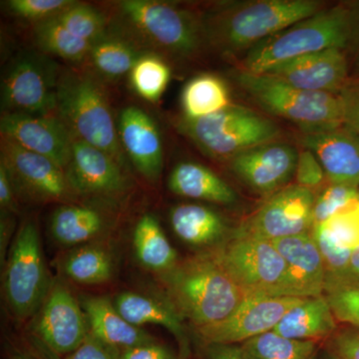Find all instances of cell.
Returning <instances> with one entry per match:
<instances>
[{
  "mask_svg": "<svg viewBox=\"0 0 359 359\" xmlns=\"http://www.w3.org/2000/svg\"><path fill=\"white\" fill-rule=\"evenodd\" d=\"M160 276L165 301L196 328L224 320L245 299L214 250L179 262Z\"/></svg>",
  "mask_w": 359,
  "mask_h": 359,
  "instance_id": "6da1fadb",
  "label": "cell"
},
{
  "mask_svg": "<svg viewBox=\"0 0 359 359\" xmlns=\"http://www.w3.org/2000/svg\"><path fill=\"white\" fill-rule=\"evenodd\" d=\"M323 9L316 0H257L237 2L217 11L205 23V39L224 52L261 43Z\"/></svg>",
  "mask_w": 359,
  "mask_h": 359,
  "instance_id": "7a4b0ae2",
  "label": "cell"
},
{
  "mask_svg": "<svg viewBox=\"0 0 359 359\" xmlns=\"http://www.w3.org/2000/svg\"><path fill=\"white\" fill-rule=\"evenodd\" d=\"M353 36V8L344 4L323 8L250 48L245 58L244 70L264 74L301 56L344 49Z\"/></svg>",
  "mask_w": 359,
  "mask_h": 359,
  "instance_id": "3957f363",
  "label": "cell"
},
{
  "mask_svg": "<svg viewBox=\"0 0 359 359\" xmlns=\"http://www.w3.org/2000/svg\"><path fill=\"white\" fill-rule=\"evenodd\" d=\"M56 111L75 138L107 153L123 168L125 152L104 91L90 73L65 71L56 90Z\"/></svg>",
  "mask_w": 359,
  "mask_h": 359,
  "instance_id": "277c9868",
  "label": "cell"
},
{
  "mask_svg": "<svg viewBox=\"0 0 359 359\" xmlns=\"http://www.w3.org/2000/svg\"><path fill=\"white\" fill-rule=\"evenodd\" d=\"M236 81L264 110L294 123L304 134L344 127L339 94L308 91L268 74L238 71Z\"/></svg>",
  "mask_w": 359,
  "mask_h": 359,
  "instance_id": "5b68a950",
  "label": "cell"
},
{
  "mask_svg": "<svg viewBox=\"0 0 359 359\" xmlns=\"http://www.w3.org/2000/svg\"><path fill=\"white\" fill-rule=\"evenodd\" d=\"M119 15L142 39L162 50L191 56L205 39L204 23L193 13L174 4L153 0H124Z\"/></svg>",
  "mask_w": 359,
  "mask_h": 359,
  "instance_id": "8992f818",
  "label": "cell"
},
{
  "mask_svg": "<svg viewBox=\"0 0 359 359\" xmlns=\"http://www.w3.org/2000/svg\"><path fill=\"white\" fill-rule=\"evenodd\" d=\"M212 250L245 297H290L287 264L271 241L233 235Z\"/></svg>",
  "mask_w": 359,
  "mask_h": 359,
  "instance_id": "52a82bcc",
  "label": "cell"
},
{
  "mask_svg": "<svg viewBox=\"0 0 359 359\" xmlns=\"http://www.w3.org/2000/svg\"><path fill=\"white\" fill-rule=\"evenodd\" d=\"M184 125L205 154L218 160L231 161L245 151L271 143L280 135L271 120L236 105L201 119H185Z\"/></svg>",
  "mask_w": 359,
  "mask_h": 359,
  "instance_id": "ba28073f",
  "label": "cell"
},
{
  "mask_svg": "<svg viewBox=\"0 0 359 359\" xmlns=\"http://www.w3.org/2000/svg\"><path fill=\"white\" fill-rule=\"evenodd\" d=\"M52 285L39 229L33 222L26 221L14 238L4 273V295L11 313L20 320L32 318L44 304Z\"/></svg>",
  "mask_w": 359,
  "mask_h": 359,
  "instance_id": "9c48e42d",
  "label": "cell"
},
{
  "mask_svg": "<svg viewBox=\"0 0 359 359\" xmlns=\"http://www.w3.org/2000/svg\"><path fill=\"white\" fill-rule=\"evenodd\" d=\"M90 334L81 304L60 280H55L44 304L32 318L28 337L47 359H63Z\"/></svg>",
  "mask_w": 359,
  "mask_h": 359,
  "instance_id": "30bf717a",
  "label": "cell"
},
{
  "mask_svg": "<svg viewBox=\"0 0 359 359\" xmlns=\"http://www.w3.org/2000/svg\"><path fill=\"white\" fill-rule=\"evenodd\" d=\"M60 73L43 55L25 53L13 61L4 77L1 107L4 113L51 115L56 111Z\"/></svg>",
  "mask_w": 359,
  "mask_h": 359,
  "instance_id": "8fae6325",
  "label": "cell"
},
{
  "mask_svg": "<svg viewBox=\"0 0 359 359\" xmlns=\"http://www.w3.org/2000/svg\"><path fill=\"white\" fill-rule=\"evenodd\" d=\"M316 194L294 184L269 196L266 202L243 222L236 236L275 241L311 233Z\"/></svg>",
  "mask_w": 359,
  "mask_h": 359,
  "instance_id": "7c38bea8",
  "label": "cell"
},
{
  "mask_svg": "<svg viewBox=\"0 0 359 359\" xmlns=\"http://www.w3.org/2000/svg\"><path fill=\"white\" fill-rule=\"evenodd\" d=\"M302 297L247 295L235 311L215 325L196 328V332L209 344H244L257 335L271 332Z\"/></svg>",
  "mask_w": 359,
  "mask_h": 359,
  "instance_id": "4fadbf2b",
  "label": "cell"
},
{
  "mask_svg": "<svg viewBox=\"0 0 359 359\" xmlns=\"http://www.w3.org/2000/svg\"><path fill=\"white\" fill-rule=\"evenodd\" d=\"M1 164L13 181L15 192L39 202L72 199L65 171L44 157L1 137Z\"/></svg>",
  "mask_w": 359,
  "mask_h": 359,
  "instance_id": "5bb4252c",
  "label": "cell"
},
{
  "mask_svg": "<svg viewBox=\"0 0 359 359\" xmlns=\"http://www.w3.org/2000/svg\"><path fill=\"white\" fill-rule=\"evenodd\" d=\"M0 131L1 137L48 158L65 171L69 164L73 135L58 116L4 113Z\"/></svg>",
  "mask_w": 359,
  "mask_h": 359,
  "instance_id": "9a60e30c",
  "label": "cell"
},
{
  "mask_svg": "<svg viewBox=\"0 0 359 359\" xmlns=\"http://www.w3.org/2000/svg\"><path fill=\"white\" fill-rule=\"evenodd\" d=\"M123 169L112 156L73 136L65 175L74 195L104 198L122 195L128 187Z\"/></svg>",
  "mask_w": 359,
  "mask_h": 359,
  "instance_id": "2e32d148",
  "label": "cell"
},
{
  "mask_svg": "<svg viewBox=\"0 0 359 359\" xmlns=\"http://www.w3.org/2000/svg\"><path fill=\"white\" fill-rule=\"evenodd\" d=\"M299 153L282 143L263 144L241 153L230 161L233 174L255 192L273 195L294 177Z\"/></svg>",
  "mask_w": 359,
  "mask_h": 359,
  "instance_id": "e0dca14e",
  "label": "cell"
},
{
  "mask_svg": "<svg viewBox=\"0 0 359 359\" xmlns=\"http://www.w3.org/2000/svg\"><path fill=\"white\" fill-rule=\"evenodd\" d=\"M264 74L297 88L339 94L348 82V65L342 49L332 48L292 59Z\"/></svg>",
  "mask_w": 359,
  "mask_h": 359,
  "instance_id": "ac0fdd59",
  "label": "cell"
},
{
  "mask_svg": "<svg viewBox=\"0 0 359 359\" xmlns=\"http://www.w3.org/2000/svg\"><path fill=\"white\" fill-rule=\"evenodd\" d=\"M118 134L137 171L149 181H157L163 169V146L154 120L140 108L129 106L120 114Z\"/></svg>",
  "mask_w": 359,
  "mask_h": 359,
  "instance_id": "d6986e66",
  "label": "cell"
},
{
  "mask_svg": "<svg viewBox=\"0 0 359 359\" xmlns=\"http://www.w3.org/2000/svg\"><path fill=\"white\" fill-rule=\"evenodd\" d=\"M302 144L320 161L330 183L359 188L358 135L341 127L321 133L304 134Z\"/></svg>",
  "mask_w": 359,
  "mask_h": 359,
  "instance_id": "ffe728a7",
  "label": "cell"
},
{
  "mask_svg": "<svg viewBox=\"0 0 359 359\" xmlns=\"http://www.w3.org/2000/svg\"><path fill=\"white\" fill-rule=\"evenodd\" d=\"M287 264L290 297L325 295V269L311 233L271 241Z\"/></svg>",
  "mask_w": 359,
  "mask_h": 359,
  "instance_id": "44dd1931",
  "label": "cell"
},
{
  "mask_svg": "<svg viewBox=\"0 0 359 359\" xmlns=\"http://www.w3.org/2000/svg\"><path fill=\"white\" fill-rule=\"evenodd\" d=\"M80 304L88 320L90 334L104 344L122 351L156 341L152 335L125 320L108 297H87Z\"/></svg>",
  "mask_w": 359,
  "mask_h": 359,
  "instance_id": "7402d4cb",
  "label": "cell"
},
{
  "mask_svg": "<svg viewBox=\"0 0 359 359\" xmlns=\"http://www.w3.org/2000/svg\"><path fill=\"white\" fill-rule=\"evenodd\" d=\"M115 308L125 320L137 327L160 325L174 335L181 347L182 358L189 355V342L183 320L166 301H159L136 292H122L116 297Z\"/></svg>",
  "mask_w": 359,
  "mask_h": 359,
  "instance_id": "603a6c76",
  "label": "cell"
},
{
  "mask_svg": "<svg viewBox=\"0 0 359 359\" xmlns=\"http://www.w3.org/2000/svg\"><path fill=\"white\" fill-rule=\"evenodd\" d=\"M339 330L325 295L304 299L283 316L273 332L287 339L318 341L328 339Z\"/></svg>",
  "mask_w": 359,
  "mask_h": 359,
  "instance_id": "cb8c5ba5",
  "label": "cell"
},
{
  "mask_svg": "<svg viewBox=\"0 0 359 359\" xmlns=\"http://www.w3.org/2000/svg\"><path fill=\"white\" fill-rule=\"evenodd\" d=\"M170 222L178 238L192 247L218 248L226 243L228 224L211 208L197 204L176 205L170 212Z\"/></svg>",
  "mask_w": 359,
  "mask_h": 359,
  "instance_id": "d4e9b609",
  "label": "cell"
},
{
  "mask_svg": "<svg viewBox=\"0 0 359 359\" xmlns=\"http://www.w3.org/2000/svg\"><path fill=\"white\" fill-rule=\"evenodd\" d=\"M169 188L176 195L215 204L230 205L238 195L209 168L194 162L180 163L169 177Z\"/></svg>",
  "mask_w": 359,
  "mask_h": 359,
  "instance_id": "484cf974",
  "label": "cell"
},
{
  "mask_svg": "<svg viewBox=\"0 0 359 359\" xmlns=\"http://www.w3.org/2000/svg\"><path fill=\"white\" fill-rule=\"evenodd\" d=\"M108 229L105 215L96 208L85 205H66L58 208L51 219L54 240L65 247L91 244Z\"/></svg>",
  "mask_w": 359,
  "mask_h": 359,
  "instance_id": "4316f807",
  "label": "cell"
},
{
  "mask_svg": "<svg viewBox=\"0 0 359 359\" xmlns=\"http://www.w3.org/2000/svg\"><path fill=\"white\" fill-rule=\"evenodd\" d=\"M133 244L137 259L149 271L162 275L179 263L176 250L152 215L139 219L135 226Z\"/></svg>",
  "mask_w": 359,
  "mask_h": 359,
  "instance_id": "83f0119b",
  "label": "cell"
},
{
  "mask_svg": "<svg viewBox=\"0 0 359 359\" xmlns=\"http://www.w3.org/2000/svg\"><path fill=\"white\" fill-rule=\"evenodd\" d=\"M181 104L188 120L208 117L233 105L224 80L207 73L194 77L186 84L182 92Z\"/></svg>",
  "mask_w": 359,
  "mask_h": 359,
  "instance_id": "f1b7e54d",
  "label": "cell"
},
{
  "mask_svg": "<svg viewBox=\"0 0 359 359\" xmlns=\"http://www.w3.org/2000/svg\"><path fill=\"white\" fill-rule=\"evenodd\" d=\"M63 273L72 282L83 285H100L113 276L114 263L112 255L103 245H80L65 257Z\"/></svg>",
  "mask_w": 359,
  "mask_h": 359,
  "instance_id": "f546056e",
  "label": "cell"
},
{
  "mask_svg": "<svg viewBox=\"0 0 359 359\" xmlns=\"http://www.w3.org/2000/svg\"><path fill=\"white\" fill-rule=\"evenodd\" d=\"M143 54L129 40L105 33L92 43L88 58L99 75L117 80L131 72Z\"/></svg>",
  "mask_w": 359,
  "mask_h": 359,
  "instance_id": "4dcf8cb0",
  "label": "cell"
},
{
  "mask_svg": "<svg viewBox=\"0 0 359 359\" xmlns=\"http://www.w3.org/2000/svg\"><path fill=\"white\" fill-rule=\"evenodd\" d=\"M245 359H314L318 344L311 340H297L276 332H266L240 346Z\"/></svg>",
  "mask_w": 359,
  "mask_h": 359,
  "instance_id": "1f68e13d",
  "label": "cell"
},
{
  "mask_svg": "<svg viewBox=\"0 0 359 359\" xmlns=\"http://www.w3.org/2000/svg\"><path fill=\"white\" fill-rule=\"evenodd\" d=\"M33 32L37 44L43 51L74 63L89 57L91 42L68 32L56 16L35 23Z\"/></svg>",
  "mask_w": 359,
  "mask_h": 359,
  "instance_id": "d6a6232c",
  "label": "cell"
},
{
  "mask_svg": "<svg viewBox=\"0 0 359 359\" xmlns=\"http://www.w3.org/2000/svg\"><path fill=\"white\" fill-rule=\"evenodd\" d=\"M129 75L135 92L146 101L156 103L166 91L171 69L159 56L143 54Z\"/></svg>",
  "mask_w": 359,
  "mask_h": 359,
  "instance_id": "836d02e7",
  "label": "cell"
},
{
  "mask_svg": "<svg viewBox=\"0 0 359 359\" xmlns=\"http://www.w3.org/2000/svg\"><path fill=\"white\" fill-rule=\"evenodd\" d=\"M56 18L68 32L91 43L106 33L105 16L87 4L73 1Z\"/></svg>",
  "mask_w": 359,
  "mask_h": 359,
  "instance_id": "e575fe53",
  "label": "cell"
},
{
  "mask_svg": "<svg viewBox=\"0 0 359 359\" xmlns=\"http://www.w3.org/2000/svg\"><path fill=\"white\" fill-rule=\"evenodd\" d=\"M359 201V188L330 183L318 195L313 205V226L344 211Z\"/></svg>",
  "mask_w": 359,
  "mask_h": 359,
  "instance_id": "d590c367",
  "label": "cell"
},
{
  "mask_svg": "<svg viewBox=\"0 0 359 359\" xmlns=\"http://www.w3.org/2000/svg\"><path fill=\"white\" fill-rule=\"evenodd\" d=\"M325 297L339 323L359 328V283H340L325 290Z\"/></svg>",
  "mask_w": 359,
  "mask_h": 359,
  "instance_id": "8d00e7d4",
  "label": "cell"
},
{
  "mask_svg": "<svg viewBox=\"0 0 359 359\" xmlns=\"http://www.w3.org/2000/svg\"><path fill=\"white\" fill-rule=\"evenodd\" d=\"M72 2L70 0H11L7 2V7L14 15L36 23L57 16Z\"/></svg>",
  "mask_w": 359,
  "mask_h": 359,
  "instance_id": "74e56055",
  "label": "cell"
},
{
  "mask_svg": "<svg viewBox=\"0 0 359 359\" xmlns=\"http://www.w3.org/2000/svg\"><path fill=\"white\" fill-rule=\"evenodd\" d=\"M295 184L316 193L325 184V170L311 151L304 149L299 154L294 172Z\"/></svg>",
  "mask_w": 359,
  "mask_h": 359,
  "instance_id": "f35d334b",
  "label": "cell"
},
{
  "mask_svg": "<svg viewBox=\"0 0 359 359\" xmlns=\"http://www.w3.org/2000/svg\"><path fill=\"white\" fill-rule=\"evenodd\" d=\"M344 126L359 136V80L349 81L339 92Z\"/></svg>",
  "mask_w": 359,
  "mask_h": 359,
  "instance_id": "ab89813d",
  "label": "cell"
},
{
  "mask_svg": "<svg viewBox=\"0 0 359 359\" xmlns=\"http://www.w3.org/2000/svg\"><path fill=\"white\" fill-rule=\"evenodd\" d=\"M327 348L344 359H359V328L346 325L328 339Z\"/></svg>",
  "mask_w": 359,
  "mask_h": 359,
  "instance_id": "60d3db41",
  "label": "cell"
},
{
  "mask_svg": "<svg viewBox=\"0 0 359 359\" xmlns=\"http://www.w3.org/2000/svg\"><path fill=\"white\" fill-rule=\"evenodd\" d=\"M63 359H121V351L89 334L81 346Z\"/></svg>",
  "mask_w": 359,
  "mask_h": 359,
  "instance_id": "b9f144b4",
  "label": "cell"
},
{
  "mask_svg": "<svg viewBox=\"0 0 359 359\" xmlns=\"http://www.w3.org/2000/svg\"><path fill=\"white\" fill-rule=\"evenodd\" d=\"M121 359H179L167 347L157 342L132 347L121 351Z\"/></svg>",
  "mask_w": 359,
  "mask_h": 359,
  "instance_id": "7bdbcfd3",
  "label": "cell"
},
{
  "mask_svg": "<svg viewBox=\"0 0 359 359\" xmlns=\"http://www.w3.org/2000/svg\"><path fill=\"white\" fill-rule=\"evenodd\" d=\"M15 189L6 168L0 163V205L2 210L16 209Z\"/></svg>",
  "mask_w": 359,
  "mask_h": 359,
  "instance_id": "ee69618b",
  "label": "cell"
},
{
  "mask_svg": "<svg viewBox=\"0 0 359 359\" xmlns=\"http://www.w3.org/2000/svg\"><path fill=\"white\" fill-rule=\"evenodd\" d=\"M207 354L209 359H245L240 346L229 344H209Z\"/></svg>",
  "mask_w": 359,
  "mask_h": 359,
  "instance_id": "f6af8a7d",
  "label": "cell"
},
{
  "mask_svg": "<svg viewBox=\"0 0 359 359\" xmlns=\"http://www.w3.org/2000/svg\"><path fill=\"white\" fill-rule=\"evenodd\" d=\"M342 283H359V245L354 248L351 252V261H349L346 271V282Z\"/></svg>",
  "mask_w": 359,
  "mask_h": 359,
  "instance_id": "bcb514c9",
  "label": "cell"
},
{
  "mask_svg": "<svg viewBox=\"0 0 359 359\" xmlns=\"http://www.w3.org/2000/svg\"><path fill=\"white\" fill-rule=\"evenodd\" d=\"M353 36L355 34L358 35V43H359V6H358V8L353 9ZM358 65H359V44H358Z\"/></svg>",
  "mask_w": 359,
  "mask_h": 359,
  "instance_id": "7dc6e473",
  "label": "cell"
},
{
  "mask_svg": "<svg viewBox=\"0 0 359 359\" xmlns=\"http://www.w3.org/2000/svg\"><path fill=\"white\" fill-rule=\"evenodd\" d=\"M318 359H344L340 358L339 355H337V353H334V351L328 349L327 347L325 349H323L321 351L320 355H318Z\"/></svg>",
  "mask_w": 359,
  "mask_h": 359,
  "instance_id": "c3c4849f",
  "label": "cell"
},
{
  "mask_svg": "<svg viewBox=\"0 0 359 359\" xmlns=\"http://www.w3.org/2000/svg\"><path fill=\"white\" fill-rule=\"evenodd\" d=\"M11 359H37V358H35L34 356L29 355V354H27V353H13V355H11Z\"/></svg>",
  "mask_w": 359,
  "mask_h": 359,
  "instance_id": "681fc988",
  "label": "cell"
},
{
  "mask_svg": "<svg viewBox=\"0 0 359 359\" xmlns=\"http://www.w3.org/2000/svg\"><path fill=\"white\" fill-rule=\"evenodd\" d=\"M314 359H316V358H314Z\"/></svg>",
  "mask_w": 359,
  "mask_h": 359,
  "instance_id": "f907efd6",
  "label": "cell"
}]
</instances>
